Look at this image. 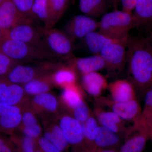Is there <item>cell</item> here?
Wrapping results in <instances>:
<instances>
[{
	"label": "cell",
	"mask_w": 152,
	"mask_h": 152,
	"mask_svg": "<svg viewBox=\"0 0 152 152\" xmlns=\"http://www.w3.org/2000/svg\"><path fill=\"white\" fill-rule=\"evenodd\" d=\"M126 61L130 81L140 91H146L152 83V46L148 38L129 37Z\"/></svg>",
	"instance_id": "cell-1"
},
{
	"label": "cell",
	"mask_w": 152,
	"mask_h": 152,
	"mask_svg": "<svg viewBox=\"0 0 152 152\" xmlns=\"http://www.w3.org/2000/svg\"><path fill=\"white\" fill-rule=\"evenodd\" d=\"M136 27L137 22L132 13L117 10L102 16L99 22L98 29L113 39L127 41L130 31Z\"/></svg>",
	"instance_id": "cell-2"
},
{
	"label": "cell",
	"mask_w": 152,
	"mask_h": 152,
	"mask_svg": "<svg viewBox=\"0 0 152 152\" xmlns=\"http://www.w3.org/2000/svg\"><path fill=\"white\" fill-rule=\"evenodd\" d=\"M0 53L19 64L39 61L49 57L33 46L3 37L0 39Z\"/></svg>",
	"instance_id": "cell-3"
},
{
	"label": "cell",
	"mask_w": 152,
	"mask_h": 152,
	"mask_svg": "<svg viewBox=\"0 0 152 152\" xmlns=\"http://www.w3.org/2000/svg\"><path fill=\"white\" fill-rule=\"evenodd\" d=\"M52 56H57L67 60L72 55L74 42L64 32L56 29L38 27Z\"/></svg>",
	"instance_id": "cell-4"
},
{
	"label": "cell",
	"mask_w": 152,
	"mask_h": 152,
	"mask_svg": "<svg viewBox=\"0 0 152 152\" xmlns=\"http://www.w3.org/2000/svg\"><path fill=\"white\" fill-rule=\"evenodd\" d=\"M58 64L48 62H40L34 66L18 64L5 77L13 83L23 85L34 79L52 73Z\"/></svg>",
	"instance_id": "cell-5"
},
{
	"label": "cell",
	"mask_w": 152,
	"mask_h": 152,
	"mask_svg": "<svg viewBox=\"0 0 152 152\" xmlns=\"http://www.w3.org/2000/svg\"><path fill=\"white\" fill-rule=\"evenodd\" d=\"M57 120L73 151L83 152L84 137L81 123L62 108Z\"/></svg>",
	"instance_id": "cell-6"
},
{
	"label": "cell",
	"mask_w": 152,
	"mask_h": 152,
	"mask_svg": "<svg viewBox=\"0 0 152 152\" xmlns=\"http://www.w3.org/2000/svg\"><path fill=\"white\" fill-rule=\"evenodd\" d=\"M31 23L17 25L3 33L2 37L20 41L37 48L49 57H52L47 49L41 32Z\"/></svg>",
	"instance_id": "cell-7"
},
{
	"label": "cell",
	"mask_w": 152,
	"mask_h": 152,
	"mask_svg": "<svg viewBox=\"0 0 152 152\" xmlns=\"http://www.w3.org/2000/svg\"><path fill=\"white\" fill-rule=\"evenodd\" d=\"M128 41H116L106 46L99 54L103 59L108 72L119 74L122 71L126 61Z\"/></svg>",
	"instance_id": "cell-8"
},
{
	"label": "cell",
	"mask_w": 152,
	"mask_h": 152,
	"mask_svg": "<svg viewBox=\"0 0 152 152\" xmlns=\"http://www.w3.org/2000/svg\"><path fill=\"white\" fill-rule=\"evenodd\" d=\"M30 104L40 118H57L61 110L59 99L50 92L31 97Z\"/></svg>",
	"instance_id": "cell-9"
},
{
	"label": "cell",
	"mask_w": 152,
	"mask_h": 152,
	"mask_svg": "<svg viewBox=\"0 0 152 152\" xmlns=\"http://www.w3.org/2000/svg\"><path fill=\"white\" fill-rule=\"evenodd\" d=\"M120 152H142L150 139L149 129L137 122L127 129Z\"/></svg>",
	"instance_id": "cell-10"
},
{
	"label": "cell",
	"mask_w": 152,
	"mask_h": 152,
	"mask_svg": "<svg viewBox=\"0 0 152 152\" xmlns=\"http://www.w3.org/2000/svg\"><path fill=\"white\" fill-rule=\"evenodd\" d=\"M30 97L23 86L13 83L5 77H0V103L23 108L29 103Z\"/></svg>",
	"instance_id": "cell-11"
},
{
	"label": "cell",
	"mask_w": 152,
	"mask_h": 152,
	"mask_svg": "<svg viewBox=\"0 0 152 152\" xmlns=\"http://www.w3.org/2000/svg\"><path fill=\"white\" fill-rule=\"evenodd\" d=\"M98 106L108 107L111 111L117 114L125 121L134 122L138 119L142 113L140 103L137 99L123 102H116L106 98L97 99Z\"/></svg>",
	"instance_id": "cell-12"
},
{
	"label": "cell",
	"mask_w": 152,
	"mask_h": 152,
	"mask_svg": "<svg viewBox=\"0 0 152 152\" xmlns=\"http://www.w3.org/2000/svg\"><path fill=\"white\" fill-rule=\"evenodd\" d=\"M98 28L99 22L85 15H78L68 22L64 32L74 42L77 39H84L87 35L96 31Z\"/></svg>",
	"instance_id": "cell-13"
},
{
	"label": "cell",
	"mask_w": 152,
	"mask_h": 152,
	"mask_svg": "<svg viewBox=\"0 0 152 152\" xmlns=\"http://www.w3.org/2000/svg\"><path fill=\"white\" fill-rule=\"evenodd\" d=\"M33 23L34 20L23 16L19 12L12 0H5L0 5V31L2 34L17 25Z\"/></svg>",
	"instance_id": "cell-14"
},
{
	"label": "cell",
	"mask_w": 152,
	"mask_h": 152,
	"mask_svg": "<svg viewBox=\"0 0 152 152\" xmlns=\"http://www.w3.org/2000/svg\"><path fill=\"white\" fill-rule=\"evenodd\" d=\"M40 119L42 125L44 137L58 149L65 152L70 146L63 134L57 118Z\"/></svg>",
	"instance_id": "cell-15"
},
{
	"label": "cell",
	"mask_w": 152,
	"mask_h": 152,
	"mask_svg": "<svg viewBox=\"0 0 152 152\" xmlns=\"http://www.w3.org/2000/svg\"><path fill=\"white\" fill-rule=\"evenodd\" d=\"M67 64L75 70L81 75L105 69V63L99 54L94 55L84 58L73 56L66 60Z\"/></svg>",
	"instance_id": "cell-16"
},
{
	"label": "cell",
	"mask_w": 152,
	"mask_h": 152,
	"mask_svg": "<svg viewBox=\"0 0 152 152\" xmlns=\"http://www.w3.org/2000/svg\"><path fill=\"white\" fill-rule=\"evenodd\" d=\"M94 114L98 122L101 126L124 137L128 128L125 127L124 120L112 111L104 110L98 106L95 108Z\"/></svg>",
	"instance_id": "cell-17"
},
{
	"label": "cell",
	"mask_w": 152,
	"mask_h": 152,
	"mask_svg": "<svg viewBox=\"0 0 152 152\" xmlns=\"http://www.w3.org/2000/svg\"><path fill=\"white\" fill-rule=\"evenodd\" d=\"M112 100L123 102L137 99L135 88L130 81L118 80L108 85Z\"/></svg>",
	"instance_id": "cell-18"
},
{
	"label": "cell",
	"mask_w": 152,
	"mask_h": 152,
	"mask_svg": "<svg viewBox=\"0 0 152 152\" xmlns=\"http://www.w3.org/2000/svg\"><path fill=\"white\" fill-rule=\"evenodd\" d=\"M107 79L98 72L82 75L81 86L89 94L97 98L108 87Z\"/></svg>",
	"instance_id": "cell-19"
},
{
	"label": "cell",
	"mask_w": 152,
	"mask_h": 152,
	"mask_svg": "<svg viewBox=\"0 0 152 152\" xmlns=\"http://www.w3.org/2000/svg\"><path fill=\"white\" fill-rule=\"evenodd\" d=\"M122 137L102 126L96 129L94 134V145L99 151L107 149H115L120 146Z\"/></svg>",
	"instance_id": "cell-20"
},
{
	"label": "cell",
	"mask_w": 152,
	"mask_h": 152,
	"mask_svg": "<svg viewBox=\"0 0 152 152\" xmlns=\"http://www.w3.org/2000/svg\"><path fill=\"white\" fill-rule=\"evenodd\" d=\"M51 75L55 86L64 88L77 83L78 75L75 70L68 64H59Z\"/></svg>",
	"instance_id": "cell-21"
},
{
	"label": "cell",
	"mask_w": 152,
	"mask_h": 152,
	"mask_svg": "<svg viewBox=\"0 0 152 152\" xmlns=\"http://www.w3.org/2000/svg\"><path fill=\"white\" fill-rule=\"evenodd\" d=\"M59 100L62 108L70 113L84 100L81 88L76 83L64 88Z\"/></svg>",
	"instance_id": "cell-22"
},
{
	"label": "cell",
	"mask_w": 152,
	"mask_h": 152,
	"mask_svg": "<svg viewBox=\"0 0 152 152\" xmlns=\"http://www.w3.org/2000/svg\"><path fill=\"white\" fill-rule=\"evenodd\" d=\"M51 74L39 77L22 85L26 94L30 97L49 92L54 88Z\"/></svg>",
	"instance_id": "cell-23"
},
{
	"label": "cell",
	"mask_w": 152,
	"mask_h": 152,
	"mask_svg": "<svg viewBox=\"0 0 152 152\" xmlns=\"http://www.w3.org/2000/svg\"><path fill=\"white\" fill-rule=\"evenodd\" d=\"M109 4L108 0H80L79 6L85 15L93 18L106 14Z\"/></svg>",
	"instance_id": "cell-24"
},
{
	"label": "cell",
	"mask_w": 152,
	"mask_h": 152,
	"mask_svg": "<svg viewBox=\"0 0 152 152\" xmlns=\"http://www.w3.org/2000/svg\"><path fill=\"white\" fill-rule=\"evenodd\" d=\"M83 39L87 48L94 55L99 54L106 46L118 41L113 39L99 31L90 33Z\"/></svg>",
	"instance_id": "cell-25"
},
{
	"label": "cell",
	"mask_w": 152,
	"mask_h": 152,
	"mask_svg": "<svg viewBox=\"0 0 152 152\" xmlns=\"http://www.w3.org/2000/svg\"><path fill=\"white\" fill-rule=\"evenodd\" d=\"M133 14L137 27L151 25L152 0H137Z\"/></svg>",
	"instance_id": "cell-26"
},
{
	"label": "cell",
	"mask_w": 152,
	"mask_h": 152,
	"mask_svg": "<svg viewBox=\"0 0 152 152\" xmlns=\"http://www.w3.org/2000/svg\"><path fill=\"white\" fill-rule=\"evenodd\" d=\"M32 12L34 18L39 19L43 23L45 28H53L54 26L49 15L48 0H35Z\"/></svg>",
	"instance_id": "cell-27"
},
{
	"label": "cell",
	"mask_w": 152,
	"mask_h": 152,
	"mask_svg": "<svg viewBox=\"0 0 152 152\" xmlns=\"http://www.w3.org/2000/svg\"><path fill=\"white\" fill-rule=\"evenodd\" d=\"M70 0H48L50 18L54 26L65 12Z\"/></svg>",
	"instance_id": "cell-28"
},
{
	"label": "cell",
	"mask_w": 152,
	"mask_h": 152,
	"mask_svg": "<svg viewBox=\"0 0 152 152\" xmlns=\"http://www.w3.org/2000/svg\"><path fill=\"white\" fill-rule=\"evenodd\" d=\"M10 138L16 147L17 152H35L37 141L15 132Z\"/></svg>",
	"instance_id": "cell-29"
},
{
	"label": "cell",
	"mask_w": 152,
	"mask_h": 152,
	"mask_svg": "<svg viewBox=\"0 0 152 152\" xmlns=\"http://www.w3.org/2000/svg\"><path fill=\"white\" fill-rule=\"evenodd\" d=\"M137 121L149 129L152 128V87L146 91L143 109Z\"/></svg>",
	"instance_id": "cell-30"
},
{
	"label": "cell",
	"mask_w": 152,
	"mask_h": 152,
	"mask_svg": "<svg viewBox=\"0 0 152 152\" xmlns=\"http://www.w3.org/2000/svg\"><path fill=\"white\" fill-rule=\"evenodd\" d=\"M22 119V113L11 116L0 117V134L12 135L18 129Z\"/></svg>",
	"instance_id": "cell-31"
},
{
	"label": "cell",
	"mask_w": 152,
	"mask_h": 152,
	"mask_svg": "<svg viewBox=\"0 0 152 152\" xmlns=\"http://www.w3.org/2000/svg\"><path fill=\"white\" fill-rule=\"evenodd\" d=\"M22 119L20 126H31L40 124L39 117L32 108L29 103L23 107Z\"/></svg>",
	"instance_id": "cell-32"
},
{
	"label": "cell",
	"mask_w": 152,
	"mask_h": 152,
	"mask_svg": "<svg viewBox=\"0 0 152 152\" xmlns=\"http://www.w3.org/2000/svg\"><path fill=\"white\" fill-rule=\"evenodd\" d=\"M17 10L22 16L34 20L32 8L35 0H12Z\"/></svg>",
	"instance_id": "cell-33"
},
{
	"label": "cell",
	"mask_w": 152,
	"mask_h": 152,
	"mask_svg": "<svg viewBox=\"0 0 152 152\" xmlns=\"http://www.w3.org/2000/svg\"><path fill=\"white\" fill-rule=\"evenodd\" d=\"M16 132L23 135L34 139L37 141L38 139L42 137L43 129L40 124L31 126H20Z\"/></svg>",
	"instance_id": "cell-34"
},
{
	"label": "cell",
	"mask_w": 152,
	"mask_h": 152,
	"mask_svg": "<svg viewBox=\"0 0 152 152\" xmlns=\"http://www.w3.org/2000/svg\"><path fill=\"white\" fill-rule=\"evenodd\" d=\"M69 114L81 124L84 123L91 115V111L84 100L82 101Z\"/></svg>",
	"instance_id": "cell-35"
},
{
	"label": "cell",
	"mask_w": 152,
	"mask_h": 152,
	"mask_svg": "<svg viewBox=\"0 0 152 152\" xmlns=\"http://www.w3.org/2000/svg\"><path fill=\"white\" fill-rule=\"evenodd\" d=\"M19 64L0 53V77H5L15 65Z\"/></svg>",
	"instance_id": "cell-36"
},
{
	"label": "cell",
	"mask_w": 152,
	"mask_h": 152,
	"mask_svg": "<svg viewBox=\"0 0 152 152\" xmlns=\"http://www.w3.org/2000/svg\"><path fill=\"white\" fill-rule=\"evenodd\" d=\"M23 108L0 103V117H8L21 113Z\"/></svg>",
	"instance_id": "cell-37"
},
{
	"label": "cell",
	"mask_w": 152,
	"mask_h": 152,
	"mask_svg": "<svg viewBox=\"0 0 152 152\" xmlns=\"http://www.w3.org/2000/svg\"><path fill=\"white\" fill-rule=\"evenodd\" d=\"M37 144L43 152H64L58 149L44 137H41L38 139Z\"/></svg>",
	"instance_id": "cell-38"
},
{
	"label": "cell",
	"mask_w": 152,
	"mask_h": 152,
	"mask_svg": "<svg viewBox=\"0 0 152 152\" xmlns=\"http://www.w3.org/2000/svg\"><path fill=\"white\" fill-rule=\"evenodd\" d=\"M0 152H17L16 147L10 138L0 136Z\"/></svg>",
	"instance_id": "cell-39"
},
{
	"label": "cell",
	"mask_w": 152,
	"mask_h": 152,
	"mask_svg": "<svg viewBox=\"0 0 152 152\" xmlns=\"http://www.w3.org/2000/svg\"><path fill=\"white\" fill-rule=\"evenodd\" d=\"M122 6V10L132 13L135 8L137 0H120Z\"/></svg>",
	"instance_id": "cell-40"
},
{
	"label": "cell",
	"mask_w": 152,
	"mask_h": 152,
	"mask_svg": "<svg viewBox=\"0 0 152 152\" xmlns=\"http://www.w3.org/2000/svg\"><path fill=\"white\" fill-rule=\"evenodd\" d=\"M109 3L113 7L114 10H118V6L120 2V0H108Z\"/></svg>",
	"instance_id": "cell-41"
},
{
	"label": "cell",
	"mask_w": 152,
	"mask_h": 152,
	"mask_svg": "<svg viewBox=\"0 0 152 152\" xmlns=\"http://www.w3.org/2000/svg\"><path fill=\"white\" fill-rule=\"evenodd\" d=\"M99 152H120L118 151L115 149H107L102 150Z\"/></svg>",
	"instance_id": "cell-42"
},
{
	"label": "cell",
	"mask_w": 152,
	"mask_h": 152,
	"mask_svg": "<svg viewBox=\"0 0 152 152\" xmlns=\"http://www.w3.org/2000/svg\"><path fill=\"white\" fill-rule=\"evenodd\" d=\"M147 38H148V39L150 43H151V45L152 46V31L151 32V33H150L148 37Z\"/></svg>",
	"instance_id": "cell-43"
},
{
	"label": "cell",
	"mask_w": 152,
	"mask_h": 152,
	"mask_svg": "<svg viewBox=\"0 0 152 152\" xmlns=\"http://www.w3.org/2000/svg\"><path fill=\"white\" fill-rule=\"evenodd\" d=\"M35 152H43L39 148V147L38 146L37 144V147H36Z\"/></svg>",
	"instance_id": "cell-44"
},
{
	"label": "cell",
	"mask_w": 152,
	"mask_h": 152,
	"mask_svg": "<svg viewBox=\"0 0 152 152\" xmlns=\"http://www.w3.org/2000/svg\"><path fill=\"white\" fill-rule=\"evenodd\" d=\"M149 137L150 139L152 140V128H150L149 129Z\"/></svg>",
	"instance_id": "cell-45"
},
{
	"label": "cell",
	"mask_w": 152,
	"mask_h": 152,
	"mask_svg": "<svg viewBox=\"0 0 152 152\" xmlns=\"http://www.w3.org/2000/svg\"><path fill=\"white\" fill-rule=\"evenodd\" d=\"M5 0H0V5L4 2Z\"/></svg>",
	"instance_id": "cell-46"
},
{
	"label": "cell",
	"mask_w": 152,
	"mask_h": 152,
	"mask_svg": "<svg viewBox=\"0 0 152 152\" xmlns=\"http://www.w3.org/2000/svg\"><path fill=\"white\" fill-rule=\"evenodd\" d=\"M2 37V34L1 32L0 31V39H1Z\"/></svg>",
	"instance_id": "cell-47"
},
{
	"label": "cell",
	"mask_w": 152,
	"mask_h": 152,
	"mask_svg": "<svg viewBox=\"0 0 152 152\" xmlns=\"http://www.w3.org/2000/svg\"><path fill=\"white\" fill-rule=\"evenodd\" d=\"M151 87H152V83L151 86ZM151 87H150V88H151Z\"/></svg>",
	"instance_id": "cell-48"
}]
</instances>
